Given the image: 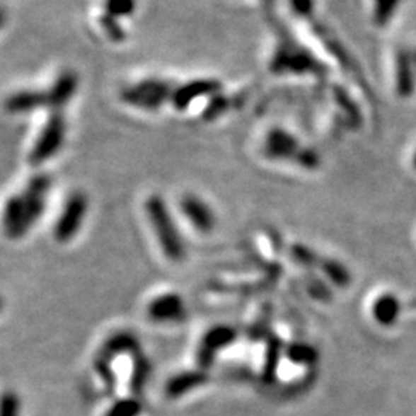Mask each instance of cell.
Returning <instances> with one entry per match:
<instances>
[{"label": "cell", "instance_id": "1", "mask_svg": "<svg viewBox=\"0 0 416 416\" xmlns=\"http://www.w3.org/2000/svg\"><path fill=\"white\" fill-rule=\"evenodd\" d=\"M50 190L51 178L40 173L27 182L21 193L8 199L4 213V227L8 238L19 239L27 235L45 212Z\"/></svg>", "mask_w": 416, "mask_h": 416}, {"label": "cell", "instance_id": "2", "mask_svg": "<svg viewBox=\"0 0 416 416\" xmlns=\"http://www.w3.org/2000/svg\"><path fill=\"white\" fill-rule=\"evenodd\" d=\"M77 90V77L73 73H64L51 85L50 91H23L16 93L8 99L6 105L11 112H31L34 110L50 108L64 110L68 100Z\"/></svg>", "mask_w": 416, "mask_h": 416}, {"label": "cell", "instance_id": "3", "mask_svg": "<svg viewBox=\"0 0 416 416\" xmlns=\"http://www.w3.org/2000/svg\"><path fill=\"white\" fill-rule=\"evenodd\" d=\"M145 214L151 222V229L159 245L170 261H180L185 256V245L180 231L171 218L168 207L162 196L153 195L145 201Z\"/></svg>", "mask_w": 416, "mask_h": 416}, {"label": "cell", "instance_id": "4", "mask_svg": "<svg viewBox=\"0 0 416 416\" xmlns=\"http://www.w3.org/2000/svg\"><path fill=\"white\" fill-rule=\"evenodd\" d=\"M67 129L68 124L64 110L51 111L31 145L28 156L31 166H42L48 159H53L64 149V144L67 141Z\"/></svg>", "mask_w": 416, "mask_h": 416}, {"label": "cell", "instance_id": "5", "mask_svg": "<svg viewBox=\"0 0 416 416\" xmlns=\"http://www.w3.org/2000/svg\"><path fill=\"white\" fill-rule=\"evenodd\" d=\"M86 212H88V196L83 192H74L69 195L56 221L53 231L54 239L60 244L71 241L82 229Z\"/></svg>", "mask_w": 416, "mask_h": 416}, {"label": "cell", "instance_id": "6", "mask_svg": "<svg viewBox=\"0 0 416 416\" xmlns=\"http://www.w3.org/2000/svg\"><path fill=\"white\" fill-rule=\"evenodd\" d=\"M136 11V0H102V19L99 21L103 34L111 42L125 39L122 28L119 27L117 21L122 17H129Z\"/></svg>", "mask_w": 416, "mask_h": 416}, {"label": "cell", "instance_id": "7", "mask_svg": "<svg viewBox=\"0 0 416 416\" xmlns=\"http://www.w3.org/2000/svg\"><path fill=\"white\" fill-rule=\"evenodd\" d=\"M180 212L187 221L193 225V229L199 233H210L216 227V216L213 208L208 205L202 197L196 195H185L180 199Z\"/></svg>", "mask_w": 416, "mask_h": 416}, {"label": "cell", "instance_id": "8", "mask_svg": "<svg viewBox=\"0 0 416 416\" xmlns=\"http://www.w3.org/2000/svg\"><path fill=\"white\" fill-rule=\"evenodd\" d=\"M235 340H236V332L235 328H231L230 325H216L210 328V330L204 335L201 345H199V350H197L199 366L204 369L212 366L216 353H218L221 349H224V347L230 345Z\"/></svg>", "mask_w": 416, "mask_h": 416}, {"label": "cell", "instance_id": "9", "mask_svg": "<svg viewBox=\"0 0 416 416\" xmlns=\"http://www.w3.org/2000/svg\"><path fill=\"white\" fill-rule=\"evenodd\" d=\"M187 308L178 293H166L156 296L146 306V316L154 323H178L185 318Z\"/></svg>", "mask_w": 416, "mask_h": 416}, {"label": "cell", "instance_id": "10", "mask_svg": "<svg viewBox=\"0 0 416 416\" xmlns=\"http://www.w3.org/2000/svg\"><path fill=\"white\" fill-rule=\"evenodd\" d=\"M264 153L268 159L282 161L290 159L293 156H296V159H299L307 151L301 150L298 141L289 132H285L282 128H272L265 134Z\"/></svg>", "mask_w": 416, "mask_h": 416}, {"label": "cell", "instance_id": "11", "mask_svg": "<svg viewBox=\"0 0 416 416\" xmlns=\"http://www.w3.org/2000/svg\"><path fill=\"white\" fill-rule=\"evenodd\" d=\"M208 376L205 371L196 370V371H182V374L170 378L167 383L166 392L170 398H179L188 392H192L193 388L202 386L207 383Z\"/></svg>", "mask_w": 416, "mask_h": 416}, {"label": "cell", "instance_id": "12", "mask_svg": "<svg viewBox=\"0 0 416 416\" xmlns=\"http://www.w3.org/2000/svg\"><path fill=\"white\" fill-rule=\"evenodd\" d=\"M374 318L379 325L383 327H392L400 318L401 313V304L395 294L392 293H384L375 301L374 308Z\"/></svg>", "mask_w": 416, "mask_h": 416}, {"label": "cell", "instance_id": "13", "mask_svg": "<svg viewBox=\"0 0 416 416\" xmlns=\"http://www.w3.org/2000/svg\"><path fill=\"white\" fill-rule=\"evenodd\" d=\"M413 59L404 53L398 57V71H396V90L401 98H409L415 90L413 79Z\"/></svg>", "mask_w": 416, "mask_h": 416}, {"label": "cell", "instance_id": "14", "mask_svg": "<svg viewBox=\"0 0 416 416\" xmlns=\"http://www.w3.org/2000/svg\"><path fill=\"white\" fill-rule=\"evenodd\" d=\"M285 357L299 366H315L319 359V353L313 345L306 342H293L285 347Z\"/></svg>", "mask_w": 416, "mask_h": 416}, {"label": "cell", "instance_id": "15", "mask_svg": "<svg viewBox=\"0 0 416 416\" xmlns=\"http://www.w3.org/2000/svg\"><path fill=\"white\" fill-rule=\"evenodd\" d=\"M319 267L328 279H330L335 285H337V287H347V285L352 282V275L349 272V268L342 265L340 261L324 258L320 259Z\"/></svg>", "mask_w": 416, "mask_h": 416}, {"label": "cell", "instance_id": "16", "mask_svg": "<svg viewBox=\"0 0 416 416\" xmlns=\"http://www.w3.org/2000/svg\"><path fill=\"white\" fill-rule=\"evenodd\" d=\"M282 352V344L276 337H272L270 344L267 347V357H265V367H264V378L267 381H273L276 376V369L279 364Z\"/></svg>", "mask_w": 416, "mask_h": 416}, {"label": "cell", "instance_id": "17", "mask_svg": "<svg viewBox=\"0 0 416 416\" xmlns=\"http://www.w3.org/2000/svg\"><path fill=\"white\" fill-rule=\"evenodd\" d=\"M142 412V404L136 398H124L112 404L103 416H139Z\"/></svg>", "mask_w": 416, "mask_h": 416}, {"label": "cell", "instance_id": "18", "mask_svg": "<svg viewBox=\"0 0 416 416\" xmlns=\"http://www.w3.org/2000/svg\"><path fill=\"white\" fill-rule=\"evenodd\" d=\"M291 256L294 258V261L298 264L304 265V267H315L319 265L320 259L316 256V253L311 248H307L304 245H293L291 247Z\"/></svg>", "mask_w": 416, "mask_h": 416}, {"label": "cell", "instance_id": "19", "mask_svg": "<svg viewBox=\"0 0 416 416\" xmlns=\"http://www.w3.org/2000/svg\"><path fill=\"white\" fill-rule=\"evenodd\" d=\"M400 0H375V19L379 25L386 23L396 11Z\"/></svg>", "mask_w": 416, "mask_h": 416}, {"label": "cell", "instance_id": "20", "mask_svg": "<svg viewBox=\"0 0 416 416\" xmlns=\"http://www.w3.org/2000/svg\"><path fill=\"white\" fill-rule=\"evenodd\" d=\"M2 416H21V400L14 392H5L2 396Z\"/></svg>", "mask_w": 416, "mask_h": 416}, {"label": "cell", "instance_id": "21", "mask_svg": "<svg viewBox=\"0 0 416 416\" xmlns=\"http://www.w3.org/2000/svg\"><path fill=\"white\" fill-rule=\"evenodd\" d=\"M412 162H413V167H415V170H416V151H415V154H413Z\"/></svg>", "mask_w": 416, "mask_h": 416}, {"label": "cell", "instance_id": "22", "mask_svg": "<svg viewBox=\"0 0 416 416\" xmlns=\"http://www.w3.org/2000/svg\"><path fill=\"white\" fill-rule=\"evenodd\" d=\"M413 67H415V69H416V54H415V57H413Z\"/></svg>", "mask_w": 416, "mask_h": 416}]
</instances>
